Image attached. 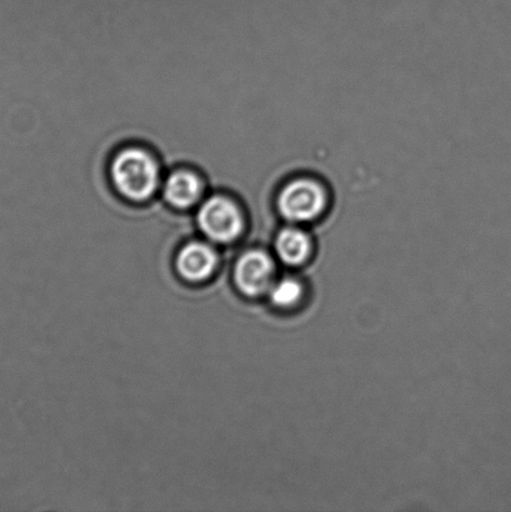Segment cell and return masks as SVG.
I'll return each mask as SVG.
<instances>
[{"label":"cell","mask_w":511,"mask_h":512,"mask_svg":"<svg viewBox=\"0 0 511 512\" xmlns=\"http://www.w3.org/2000/svg\"><path fill=\"white\" fill-rule=\"evenodd\" d=\"M274 264L260 250L245 253L235 266V283L243 294L258 296L273 284Z\"/></svg>","instance_id":"cell-5"},{"label":"cell","mask_w":511,"mask_h":512,"mask_svg":"<svg viewBox=\"0 0 511 512\" xmlns=\"http://www.w3.org/2000/svg\"><path fill=\"white\" fill-rule=\"evenodd\" d=\"M217 254L210 245L193 242L180 250L177 268L184 279L200 281L207 279L217 266Z\"/></svg>","instance_id":"cell-6"},{"label":"cell","mask_w":511,"mask_h":512,"mask_svg":"<svg viewBox=\"0 0 511 512\" xmlns=\"http://www.w3.org/2000/svg\"><path fill=\"white\" fill-rule=\"evenodd\" d=\"M208 185L203 175L193 168L178 167L164 175L160 198L175 212L185 213L198 207L207 197Z\"/></svg>","instance_id":"cell-4"},{"label":"cell","mask_w":511,"mask_h":512,"mask_svg":"<svg viewBox=\"0 0 511 512\" xmlns=\"http://www.w3.org/2000/svg\"><path fill=\"white\" fill-rule=\"evenodd\" d=\"M164 169L158 155L140 144H128L113 154L108 165L114 192L130 204L153 202L160 193Z\"/></svg>","instance_id":"cell-1"},{"label":"cell","mask_w":511,"mask_h":512,"mask_svg":"<svg viewBox=\"0 0 511 512\" xmlns=\"http://www.w3.org/2000/svg\"><path fill=\"white\" fill-rule=\"evenodd\" d=\"M275 250L285 264L300 265L312 254V239L303 229L287 227L280 230L275 240Z\"/></svg>","instance_id":"cell-7"},{"label":"cell","mask_w":511,"mask_h":512,"mask_svg":"<svg viewBox=\"0 0 511 512\" xmlns=\"http://www.w3.org/2000/svg\"><path fill=\"white\" fill-rule=\"evenodd\" d=\"M200 232L214 243L229 244L243 234L245 210L237 199L227 193H209L195 213Z\"/></svg>","instance_id":"cell-2"},{"label":"cell","mask_w":511,"mask_h":512,"mask_svg":"<svg viewBox=\"0 0 511 512\" xmlns=\"http://www.w3.org/2000/svg\"><path fill=\"white\" fill-rule=\"evenodd\" d=\"M303 286L295 279H283L270 288V298L279 308H292L302 299Z\"/></svg>","instance_id":"cell-8"},{"label":"cell","mask_w":511,"mask_h":512,"mask_svg":"<svg viewBox=\"0 0 511 512\" xmlns=\"http://www.w3.org/2000/svg\"><path fill=\"white\" fill-rule=\"evenodd\" d=\"M328 192L318 180L297 178L283 185L277 195V209L290 223H309L328 207Z\"/></svg>","instance_id":"cell-3"}]
</instances>
